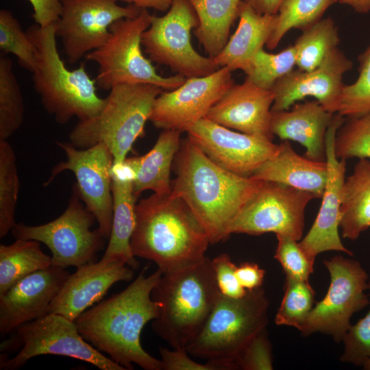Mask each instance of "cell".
<instances>
[{"label":"cell","mask_w":370,"mask_h":370,"mask_svg":"<svg viewBox=\"0 0 370 370\" xmlns=\"http://www.w3.org/2000/svg\"><path fill=\"white\" fill-rule=\"evenodd\" d=\"M148 267L124 290L91 306L75 320L85 341L125 370L133 369V363L145 370H162L161 360L148 354L140 343L143 328L159 314V305L151 294L162 272L158 269L146 275Z\"/></svg>","instance_id":"6da1fadb"},{"label":"cell","mask_w":370,"mask_h":370,"mask_svg":"<svg viewBox=\"0 0 370 370\" xmlns=\"http://www.w3.org/2000/svg\"><path fill=\"white\" fill-rule=\"evenodd\" d=\"M171 194L181 198L207 233L210 244L227 240L236 215L263 180L232 173L213 162L187 136L175 156Z\"/></svg>","instance_id":"7a4b0ae2"},{"label":"cell","mask_w":370,"mask_h":370,"mask_svg":"<svg viewBox=\"0 0 370 370\" xmlns=\"http://www.w3.org/2000/svg\"><path fill=\"white\" fill-rule=\"evenodd\" d=\"M135 214L132 254L155 262L162 274L188 268L206 256L208 236L181 198L153 193L136 203Z\"/></svg>","instance_id":"3957f363"},{"label":"cell","mask_w":370,"mask_h":370,"mask_svg":"<svg viewBox=\"0 0 370 370\" xmlns=\"http://www.w3.org/2000/svg\"><path fill=\"white\" fill-rule=\"evenodd\" d=\"M220 294L208 256L177 272L162 274L151 294L159 305V314L151 324L153 332L173 349H186L200 332Z\"/></svg>","instance_id":"277c9868"},{"label":"cell","mask_w":370,"mask_h":370,"mask_svg":"<svg viewBox=\"0 0 370 370\" xmlns=\"http://www.w3.org/2000/svg\"><path fill=\"white\" fill-rule=\"evenodd\" d=\"M26 32L35 48L34 88L45 110L60 125L73 117L82 121L96 116L106 99L97 93L96 81L84 64L73 70L66 66L57 49L55 23L45 27L34 24Z\"/></svg>","instance_id":"5b68a950"},{"label":"cell","mask_w":370,"mask_h":370,"mask_svg":"<svg viewBox=\"0 0 370 370\" xmlns=\"http://www.w3.org/2000/svg\"><path fill=\"white\" fill-rule=\"evenodd\" d=\"M269 307L262 286L239 298L221 293L200 332L187 346L188 353L212 361L219 370L238 369L244 348L267 328Z\"/></svg>","instance_id":"8992f818"},{"label":"cell","mask_w":370,"mask_h":370,"mask_svg":"<svg viewBox=\"0 0 370 370\" xmlns=\"http://www.w3.org/2000/svg\"><path fill=\"white\" fill-rule=\"evenodd\" d=\"M147 84H121L113 86L103 108L95 117L79 121L69 134V142L86 149L103 143L114 163H123L136 140L145 135L154 102L163 91Z\"/></svg>","instance_id":"52a82bcc"},{"label":"cell","mask_w":370,"mask_h":370,"mask_svg":"<svg viewBox=\"0 0 370 370\" xmlns=\"http://www.w3.org/2000/svg\"><path fill=\"white\" fill-rule=\"evenodd\" d=\"M151 14L141 9L133 18H124L110 26V34L101 47L86 54V59L97 64V86L110 90L121 84H147L164 90L175 89L186 78L176 74L164 77L142 51V36L149 27Z\"/></svg>","instance_id":"ba28073f"},{"label":"cell","mask_w":370,"mask_h":370,"mask_svg":"<svg viewBox=\"0 0 370 370\" xmlns=\"http://www.w3.org/2000/svg\"><path fill=\"white\" fill-rule=\"evenodd\" d=\"M1 351L17 349L15 356L0 360V369H19L29 359L40 355L71 357L94 365L101 370H125L98 351L81 336L75 321L56 313H47L19 326Z\"/></svg>","instance_id":"9c48e42d"},{"label":"cell","mask_w":370,"mask_h":370,"mask_svg":"<svg viewBox=\"0 0 370 370\" xmlns=\"http://www.w3.org/2000/svg\"><path fill=\"white\" fill-rule=\"evenodd\" d=\"M94 214L86 207L75 184L63 213L54 220L38 225L16 223L12 229L17 238L45 244L51 253V266L65 269L95 262L106 239L99 229L91 230Z\"/></svg>","instance_id":"30bf717a"},{"label":"cell","mask_w":370,"mask_h":370,"mask_svg":"<svg viewBox=\"0 0 370 370\" xmlns=\"http://www.w3.org/2000/svg\"><path fill=\"white\" fill-rule=\"evenodd\" d=\"M199 24L188 0H174L166 14L151 15L142 45L151 62L169 66L185 78L210 75L220 67L213 58L199 54L191 42V31Z\"/></svg>","instance_id":"8fae6325"},{"label":"cell","mask_w":370,"mask_h":370,"mask_svg":"<svg viewBox=\"0 0 370 370\" xmlns=\"http://www.w3.org/2000/svg\"><path fill=\"white\" fill-rule=\"evenodd\" d=\"M330 275V284L325 297L317 302L299 330L308 336L321 333L337 343L351 326L352 315L370 304L369 275L357 260L334 256L323 262Z\"/></svg>","instance_id":"7c38bea8"},{"label":"cell","mask_w":370,"mask_h":370,"mask_svg":"<svg viewBox=\"0 0 370 370\" xmlns=\"http://www.w3.org/2000/svg\"><path fill=\"white\" fill-rule=\"evenodd\" d=\"M315 198L308 191L263 181L236 215L230 234L259 236L273 232L299 241L304 232L306 208Z\"/></svg>","instance_id":"4fadbf2b"},{"label":"cell","mask_w":370,"mask_h":370,"mask_svg":"<svg viewBox=\"0 0 370 370\" xmlns=\"http://www.w3.org/2000/svg\"><path fill=\"white\" fill-rule=\"evenodd\" d=\"M56 143L64 151L66 159L53 167L44 186H48L63 171L73 172L82 200L94 214L101 234L108 239L113 216L111 170L114 158L112 153L103 143L79 149L70 142Z\"/></svg>","instance_id":"5bb4252c"},{"label":"cell","mask_w":370,"mask_h":370,"mask_svg":"<svg viewBox=\"0 0 370 370\" xmlns=\"http://www.w3.org/2000/svg\"><path fill=\"white\" fill-rule=\"evenodd\" d=\"M118 1L62 0V12L55 23L56 34L71 64L103 46L115 21L135 17L141 11L132 4L121 6Z\"/></svg>","instance_id":"9a60e30c"},{"label":"cell","mask_w":370,"mask_h":370,"mask_svg":"<svg viewBox=\"0 0 370 370\" xmlns=\"http://www.w3.org/2000/svg\"><path fill=\"white\" fill-rule=\"evenodd\" d=\"M232 72L227 67H220L210 75L186 78L179 87L163 90L154 102L149 121L163 130L186 132L205 118L234 84Z\"/></svg>","instance_id":"2e32d148"},{"label":"cell","mask_w":370,"mask_h":370,"mask_svg":"<svg viewBox=\"0 0 370 370\" xmlns=\"http://www.w3.org/2000/svg\"><path fill=\"white\" fill-rule=\"evenodd\" d=\"M186 132L213 162L244 177H251L279 146L272 140L236 132L206 118Z\"/></svg>","instance_id":"e0dca14e"},{"label":"cell","mask_w":370,"mask_h":370,"mask_svg":"<svg viewBox=\"0 0 370 370\" xmlns=\"http://www.w3.org/2000/svg\"><path fill=\"white\" fill-rule=\"evenodd\" d=\"M345 120V117L336 113L327 130L328 180L317 217L307 234L299 242L302 251L312 262L319 254L328 251H342L353 256V252L342 243L338 232L346 160L336 156L334 140L338 129Z\"/></svg>","instance_id":"ac0fdd59"},{"label":"cell","mask_w":370,"mask_h":370,"mask_svg":"<svg viewBox=\"0 0 370 370\" xmlns=\"http://www.w3.org/2000/svg\"><path fill=\"white\" fill-rule=\"evenodd\" d=\"M352 66V62L336 47L315 69L308 71L293 69L272 88L271 111L288 110L296 101L313 97L326 110L337 113L344 86L343 75Z\"/></svg>","instance_id":"d6986e66"},{"label":"cell","mask_w":370,"mask_h":370,"mask_svg":"<svg viewBox=\"0 0 370 370\" xmlns=\"http://www.w3.org/2000/svg\"><path fill=\"white\" fill-rule=\"evenodd\" d=\"M69 275L65 269L51 266L27 275L1 295V335L13 333L21 325L47 314Z\"/></svg>","instance_id":"ffe728a7"},{"label":"cell","mask_w":370,"mask_h":370,"mask_svg":"<svg viewBox=\"0 0 370 370\" xmlns=\"http://www.w3.org/2000/svg\"><path fill=\"white\" fill-rule=\"evenodd\" d=\"M133 270L121 261L99 260L77 267L51 301L48 313L59 314L75 321L99 302L113 284L130 281L134 277Z\"/></svg>","instance_id":"44dd1931"},{"label":"cell","mask_w":370,"mask_h":370,"mask_svg":"<svg viewBox=\"0 0 370 370\" xmlns=\"http://www.w3.org/2000/svg\"><path fill=\"white\" fill-rule=\"evenodd\" d=\"M273 101L272 89L245 78L241 84H234L205 118L242 133L272 140L270 120Z\"/></svg>","instance_id":"7402d4cb"},{"label":"cell","mask_w":370,"mask_h":370,"mask_svg":"<svg viewBox=\"0 0 370 370\" xmlns=\"http://www.w3.org/2000/svg\"><path fill=\"white\" fill-rule=\"evenodd\" d=\"M334 114L317 100L299 103L290 111H271L270 130L281 140H293L304 146L307 158L325 162V135Z\"/></svg>","instance_id":"603a6c76"},{"label":"cell","mask_w":370,"mask_h":370,"mask_svg":"<svg viewBox=\"0 0 370 370\" xmlns=\"http://www.w3.org/2000/svg\"><path fill=\"white\" fill-rule=\"evenodd\" d=\"M113 216L108 243L100 260L121 261L133 269L139 262L132 251L130 242L135 226L137 197L133 187L134 172L124 160L113 163L112 170Z\"/></svg>","instance_id":"cb8c5ba5"},{"label":"cell","mask_w":370,"mask_h":370,"mask_svg":"<svg viewBox=\"0 0 370 370\" xmlns=\"http://www.w3.org/2000/svg\"><path fill=\"white\" fill-rule=\"evenodd\" d=\"M308 191L321 198L328 180V164L297 154L288 140H282L277 151L251 176Z\"/></svg>","instance_id":"d4e9b609"},{"label":"cell","mask_w":370,"mask_h":370,"mask_svg":"<svg viewBox=\"0 0 370 370\" xmlns=\"http://www.w3.org/2000/svg\"><path fill=\"white\" fill-rule=\"evenodd\" d=\"M238 18L236 31L213 60L219 67H227L232 71L239 69L245 73L255 54L271 35L277 14H260L243 0Z\"/></svg>","instance_id":"484cf974"},{"label":"cell","mask_w":370,"mask_h":370,"mask_svg":"<svg viewBox=\"0 0 370 370\" xmlns=\"http://www.w3.org/2000/svg\"><path fill=\"white\" fill-rule=\"evenodd\" d=\"M181 133L163 130L147 153L125 158L134 172L133 187L137 197L145 190L162 195L171 193V170L180 147Z\"/></svg>","instance_id":"4316f807"},{"label":"cell","mask_w":370,"mask_h":370,"mask_svg":"<svg viewBox=\"0 0 370 370\" xmlns=\"http://www.w3.org/2000/svg\"><path fill=\"white\" fill-rule=\"evenodd\" d=\"M339 227L342 237L352 241L370 227L369 159H359L345 180Z\"/></svg>","instance_id":"83f0119b"},{"label":"cell","mask_w":370,"mask_h":370,"mask_svg":"<svg viewBox=\"0 0 370 370\" xmlns=\"http://www.w3.org/2000/svg\"><path fill=\"white\" fill-rule=\"evenodd\" d=\"M199 24L194 34L208 57L215 58L229 40L243 0H188Z\"/></svg>","instance_id":"f1b7e54d"},{"label":"cell","mask_w":370,"mask_h":370,"mask_svg":"<svg viewBox=\"0 0 370 370\" xmlns=\"http://www.w3.org/2000/svg\"><path fill=\"white\" fill-rule=\"evenodd\" d=\"M51 266V256L38 241L17 238L10 245L1 244L0 296L27 275Z\"/></svg>","instance_id":"f546056e"},{"label":"cell","mask_w":370,"mask_h":370,"mask_svg":"<svg viewBox=\"0 0 370 370\" xmlns=\"http://www.w3.org/2000/svg\"><path fill=\"white\" fill-rule=\"evenodd\" d=\"M339 42L338 29L331 18H321L302 30L293 45L298 69L308 71L315 69Z\"/></svg>","instance_id":"4dcf8cb0"},{"label":"cell","mask_w":370,"mask_h":370,"mask_svg":"<svg viewBox=\"0 0 370 370\" xmlns=\"http://www.w3.org/2000/svg\"><path fill=\"white\" fill-rule=\"evenodd\" d=\"M336 0H283L277 12L274 29L266 46L274 49L291 29L304 30L322 18Z\"/></svg>","instance_id":"1f68e13d"},{"label":"cell","mask_w":370,"mask_h":370,"mask_svg":"<svg viewBox=\"0 0 370 370\" xmlns=\"http://www.w3.org/2000/svg\"><path fill=\"white\" fill-rule=\"evenodd\" d=\"M25 106L12 60L0 57V140H7L21 126Z\"/></svg>","instance_id":"d6a6232c"},{"label":"cell","mask_w":370,"mask_h":370,"mask_svg":"<svg viewBox=\"0 0 370 370\" xmlns=\"http://www.w3.org/2000/svg\"><path fill=\"white\" fill-rule=\"evenodd\" d=\"M19 178L13 147L0 140V237L5 236L16 225L15 211L19 192Z\"/></svg>","instance_id":"836d02e7"},{"label":"cell","mask_w":370,"mask_h":370,"mask_svg":"<svg viewBox=\"0 0 370 370\" xmlns=\"http://www.w3.org/2000/svg\"><path fill=\"white\" fill-rule=\"evenodd\" d=\"M314 291L308 281L286 276L284 293L275 318L278 325L292 326L299 331L313 308Z\"/></svg>","instance_id":"e575fe53"},{"label":"cell","mask_w":370,"mask_h":370,"mask_svg":"<svg viewBox=\"0 0 370 370\" xmlns=\"http://www.w3.org/2000/svg\"><path fill=\"white\" fill-rule=\"evenodd\" d=\"M296 65L293 45H289L277 53H270L260 49L254 56L246 78L256 85L272 89L275 84L291 72Z\"/></svg>","instance_id":"d590c367"},{"label":"cell","mask_w":370,"mask_h":370,"mask_svg":"<svg viewBox=\"0 0 370 370\" xmlns=\"http://www.w3.org/2000/svg\"><path fill=\"white\" fill-rule=\"evenodd\" d=\"M334 152L338 159H370V113L345 120L336 134Z\"/></svg>","instance_id":"8d00e7d4"},{"label":"cell","mask_w":370,"mask_h":370,"mask_svg":"<svg viewBox=\"0 0 370 370\" xmlns=\"http://www.w3.org/2000/svg\"><path fill=\"white\" fill-rule=\"evenodd\" d=\"M0 49L14 55L23 69L33 73L36 66L35 48L27 32L8 10H0Z\"/></svg>","instance_id":"74e56055"},{"label":"cell","mask_w":370,"mask_h":370,"mask_svg":"<svg viewBox=\"0 0 370 370\" xmlns=\"http://www.w3.org/2000/svg\"><path fill=\"white\" fill-rule=\"evenodd\" d=\"M358 61L357 79L342 89L337 114L345 118L370 113V44L358 56Z\"/></svg>","instance_id":"f35d334b"},{"label":"cell","mask_w":370,"mask_h":370,"mask_svg":"<svg viewBox=\"0 0 370 370\" xmlns=\"http://www.w3.org/2000/svg\"><path fill=\"white\" fill-rule=\"evenodd\" d=\"M276 237L278 245L274 258L280 263L286 276L308 281L314 262L306 256L298 241L282 234H276Z\"/></svg>","instance_id":"ab89813d"},{"label":"cell","mask_w":370,"mask_h":370,"mask_svg":"<svg viewBox=\"0 0 370 370\" xmlns=\"http://www.w3.org/2000/svg\"><path fill=\"white\" fill-rule=\"evenodd\" d=\"M368 291L370 296V279ZM342 342L343 350L340 361L362 367L370 357V309L364 317L351 325Z\"/></svg>","instance_id":"60d3db41"},{"label":"cell","mask_w":370,"mask_h":370,"mask_svg":"<svg viewBox=\"0 0 370 370\" xmlns=\"http://www.w3.org/2000/svg\"><path fill=\"white\" fill-rule=\"evenodd\" d=\"M238 369L272 370V345L267 328L258 332L246 345L238 360Z\"/></svg>","instance_id":"b9f144b4"},{"label":"cell","mask_w":370,"mask_h":370,"mask_svg":"<svg viewBox=\"0 0 370 370\" xmlns=\"http://www.w3.org/2000/svg\"><path fill=\"white\" fill-rule=\"evenodd\" d=\"M212 264L220 293L229 297L239 298L247 291L240 284L236 273L237 266L227 254H221L213 259Z\"/></svg>","instance_id":"7bdbcfd3"},{"label":"cell","mask_w":370,"mask_h":370,"mask_svg":"<svg viewBox=\"0 0 370 370\" xmlns=\"http://www.w3.org/2000/svg\"><path fill=\"white\" fill-rule=\"evenodd\" d=\"M162 370H219L212 362L199 363L193 360L186 349L160 348Z\"/></svg>","instance_id":"ee69618b"},{"label":"cell","mask_w":370,"mask_h":370,"mask_svg":"<svg viewBox=\"0 0 370 370\" xmlns=\"http://www.w3.org/2000/svg\"><path fill=\"white\" fill-rule=\"evenodd\" d=\"M32 4L33 18L42 27L56 23L62 12V0H28Z\"/></svg>","instance_id":"f6af8a7d"},{"label":"cell","mask_w":370,"mask_h":370,"mask_svg":"<svg viewBox=\"0 0 370 370\" xmlns=\"http://www.w3.org/2000/svg\"><path fill=\"white\" fill-rule=\"evenodd\" d=\"M236 273L241 286L247 291L262 286L265 271L257 263L245 262L236 267Z\"/></svg>","instance_id":"bcb514c9"},{"label":"cell","mask_w":370,"mask_h":370,"mask_svg":"<svg viewBox=\"0 0 370 370\" xmlns=\"http://www.w3.org/2000/svg\"><path fill=\"white\" fill-rule=\"evenodd\" d=\"M260 14H277L283 0H244Z\"/></svg>","instance_id":"7dc6e473"},{"label":"cell","mask_w":370,"mask_h":370,"mask_svg":"<svg viewBox=\"0 0 370 370\" xmlns=\"http://www.w3.org/2000/svg\"><path fill=\"white\" fill-rule=\"evenodd\" d=\"M140 9H154L164 12L169 9L174 0H121Z\"/></svg>","instance_id":"c3c4849f"},{"label":"cell","mask_w":370,"mask_h":370,"mask_svg":"<svg viewBox=\"0 0 370 370\" xmlns=\"http://www.w3.org/2000/svg\"><path fill=\"white\" fill-rule=\"evenodd\" d=\"M339 1L351 6L358 13L366 14L370 12V0H339Z\"/></svg>","instance_id":"681fc988"},{"label":"cell","mask_w":370,"mask_h":370,"mask_svg":"<svg viewBox=\"0 0 370 370\" xmlns=\"http://www.w3.org/2000/svg\"><path fill=\"white\" fill-rule=\"evenodd\" d=\"M362 367L363 369L370 370V357L367 359Z\"/></svg>","instance_id":"f907efd6"}]
</instances>
